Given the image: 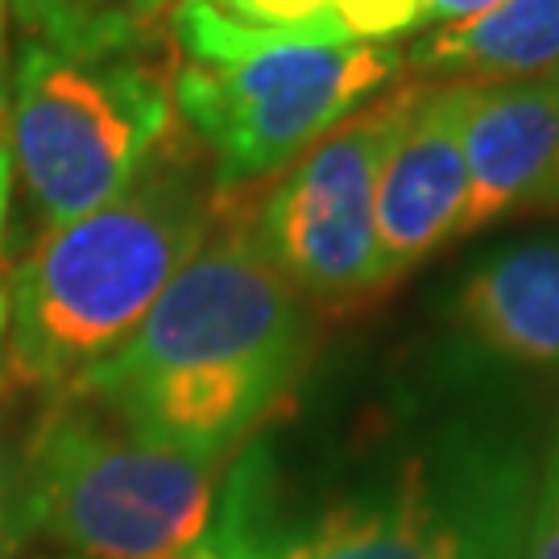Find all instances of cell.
Returning <instances> with one entry per match:
<instances>
[{
  "label": "cell",
  "instance_id": "obj_20",
  "mask_svg": "<svg viewBox=\"0 0 559 559\" xmlns=\"http://www.w3.org/2000/svg\"><path fill=\"white\" fill-rule=\"evenodd\" d=\"M191 559H200V556H191Z\"/></svg>",
  "mask_w": 559,
  "mask_h": 559
},
{
  "label": "cell",
  "instance_id": "obj_14",
  "mask_svg": "<svg viewBox=\"0 0 559 559\" xmlns=\"http://www.w3.org/2000/svg\"><path fill=\"white\" fill-rule=\"evenodd\" d=\"M522 559H559V443L551 448V460H547L535 501H531Z\"/></svg>",
  "mask_w": 559,
  "mask_h": 559
},
{
  "label": "cell",
  "instance_id": "obj_13",
  "mask_svg": "<svg viewBox=\"0 0 559 559\" xmlns=\"http://www.w3.org/2000/svg\"><path fill=\"white\" fill-rule=\"evenodd\" d=\"M25 38L50 41L75 55L145 50L154 25L170 17L179 0H4Z\"/></svg>",
  "mask_w": 559,
  "mask_h": 559
},
{
  "label": "cell",
  "instance_id": "obj_8",
  "mask_svg": "<svg viewBox=\"0 0 559 559\" xmlns=\"http://www.w3.org/2000/svg\"><path fill=\"white\" fill-rule=\"evenodd\" d=\"M477 96V83L460 80L448 87H423L394 141L378 182V274L394 286L415 265L460 237L468 203L464 166V120Z\"/></svg>",
  "mask_w": 559,
  "mask_h": 559
},
{
  "label": "cell",
  "instance_id": "obj_6",
  "mask_svg": "<svg viewBox=\"0 0 559 559\" xmlns=\"http://www.w3.org/2000/svg\"><path fill=\"white\" fill-rule=\"evenodd\" d=\"M423 87L360 104L282 175L261 203L253 237L302 299L323 311H357L381 295L378 182Z\"/></svg>",
  "mask_w": 559,
  "mask_h": 559
},
{
  "label": "cell",
  "instance_id": "obj_19",
  "mask_svg": "<svg viewBox=\"0 0 559 559\" xmlns=\"http://www.w3.org/2000/svg\"><path fill=\"white\" fill-rule=\"evenodd\" d=\"M4 340H9V295L0 290V378H4Z\"/></svg>",
  "mask_w": 559,
  "mask_h": 559
},
{
  "label": "cell",
  "instance_id": "obj_10",
  "mask_svg": "<svg viewBox=\"0 0 559 559\" xmlns=\"http://www.w3.org/2000/svg\"><path fill=\"white\" fill-rule=\"evenodd\" d=\"M559 158V75L526 83H477L464 120L468 203L464 233L489 228L543 187Z\"/></svg>",
  "mask_w": 559,
  "mask_h": 559
},
{
  "label": "cell",
  "instance_id": "obj_18",
  "mask_svg": "<svg viewBox=\"0 0 559 559\" xmlns=\"http://www.w3.org/2000/svg\"><path fill=\"white\" fill-rule=\"evenodd\" d=\"M526 207H539V212H559V158L556 166H551V175L543 179V187L531 195V203Z\"/></svg>",
  "mask_w": 559,
  "mask_h": 559
},
{
  "label": "cell",
  "instance_id": "obj_4",
  "mask_svg": "<svg viewBox=\"0 0 559 559\" xmlns=\"http://www.w3.org/2000/svg\"><path fill=\"white\" fill-rule=\"evenodd\" d=\"M212 468L59 390L21 443V526L75 559H191L216 510Z\"/></svg>",
  "mask_w": 559,
  "mask_h": 559
},
{
  "label": "cell",
  "instance_id": "obj_7",
  "mask_svg": "<svg viewBox=\"0 0 559 559\" xmlns=\"http://www.w3.org/2000/svg\"><path fill=\"white\" fill-rule=\"evenodd\" d=\"M535 485L526 448L493 427H448L394 473L286 531L274 559H460L506 493Z\"/></svg>",
  "mask_w": 559,
  "mask_h": 559
},
{
  "label": "cell",
  "instance_id": "obj_12",
  "mask_svg": "<svg viewBox=\"0 0 559 559\" xmlns=\"http://www.w3.org/2000/svg\"><path fill=\"white\" fill-rule=\"evenodd\" d=\"M224 17L274 29L307 41H373L415 34L423 21L419 0H212Z\"/></svg>",
  "mask_w": 559,
  "mask_h": 559
},
{
  "label": "cell",
  "instance_id": "obj_9",
  "mask_svg": "<svg viewBox=\"0 0 559 559\" xmlns=\"http://www.w3.org/2000/svg\"><path fill=\"white\" fill-rule=\"evenodd\" d=\"M452 316L480 357L559 373V237H526L485 253L460 282Z\"/></svg>",
  "mask_w": 559,
  "mask_h": 559
},
{
  "label": "cell",
  "instance_id": "obj_11",
  "mask_svg": "<svg viewBox=\"0 0 559 559\" xmlns=\"http://www.w3.org/2000/svg\"><path fill=\"white\" fill-rule=\"evenodd\" d=\"M423 75H526L559 62V0H498L415 46Z\"/></svg>",
  "mask_w": 559,
  "mask_h": 559
},
{
  "label": "cell",
  "instance_id": "obj_17",
  "mask_svg": "<svg viewBox=\"0 0 559 559\" xmlns=\"http://www.w3.org/2000/svg\"><path fill=\"white\" fill-rule=\"evenodd\" d=\"M9 200H13V154L0 145V249H4V224H9Z\"/></svg>",
  "mask_w": 559,
  "mask_h": 559
},
{
  "label": "cell",
  "instance_id": "obj_5",
  "mask_svg": "<svg viewBox=\"0 0 559 559\" xmlns=\"http://www.w3.org/2000/svg\"><path fill=\"white\" fill-rule=\"evenodd\" d=\"M170 83L141 50L75 55L25 38L13 75V166L46 224L117 200L170 138Z\"/></svg>",
  "mask_w": 559,
  "mask_h": 559
},
{
  "label": "cell",
  "instance_id": "obj_15",
  "mask_svg": "<svg viewBox=\"0 0 559 559\" xmlns=\"http://www.w3.org/2000/svg\"><path fill=\"white\" fill-rule=\"evenodd\" d=\"M21 526V443H13L4 423V394H0V559L13 551Z\"/></svg>",
  "mask_w": 559,
  "mask_h": 559
},
{
  "label": "cell",
  "instance_id": "obj_2",
  "mask_svg": "<svg viewBox=\"0 0 559 559\" xmlns=\"http://www.w3.org/2000/svg\"><path fill=\"white\" fill-rule=\"evenodd\" d=\"M216 203L191 150L170 145L117 200L46 228L9 286L13 381L59 394L112 357L200 253Z\"/></svg>",
  "mask_w": 559,
  "mask_h": 559
},
{
  "label": "cell",
  "instance_id": "obj_1",
  "mask_svg": "<svg viewBox=\"0 0 559 559\" xmlns=\"http://www.w3.org/2000/svg\"><path fill=\"white\" fill-rule=\"evenodd\" d=\"M307 344L302 295L253 228H224L207 233L138 332L71 390L141 440L221 464L290 399Z\"/></svg>",
  "mask_w": 559,
  "mask_h": 559
},
{
  "label": "cell",
  "instance_id": "obj_16",
  "mask_svg": "<svg viewBox=\"0 0 559 559\" xmlns=\"http://www.w3.org/2000/svg\"><path fill=\"white\" fill-rule=\"evenodd\" d=\"M423 4V17H436V21H468L493 9L498 0H419Z\"/></svg>",
  "mask_w": 559,
  "mask_h": 559
},
{
  "label": "cell",
  "instance_id": "obj_3",
  "mask_svg": "<svg viewBox=\"0 0 559 559\" xmlns=\"http://www.w3.org/2000/svg\"><path fill=\"white\" fill-rule=\"evenodd\" d=\"M170 34L182 55L170 96L216 162V195L302 158L402 71L390 46L253 29L212 0H179Z\"/></svg>",
  "mask_w": 559,
  "mask_h": 559
}]
</instances>
